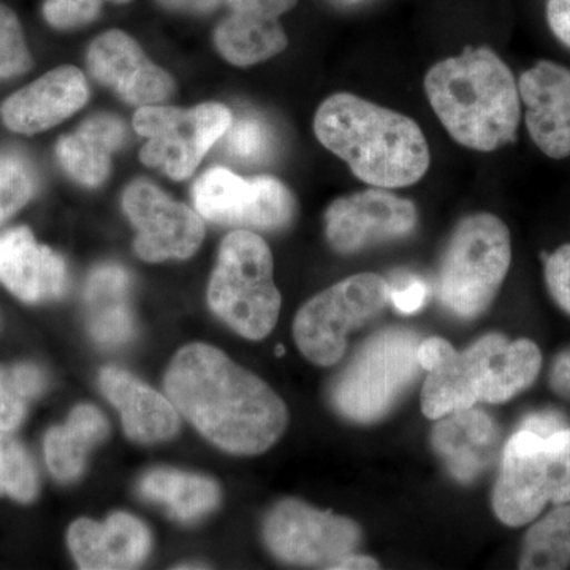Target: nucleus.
<instances>
[{
    "label": "nucleus",
    "instance_id": "1",
    "mask_svg": "<svg viewBox=\"0 0 570 570\" xmlns=\"http://www.w3.org/2000/svg\"><path fill=\"white\" fill-rule=\"evenodd\" d=\"M165 392L208 441L235 455L266 452L287 428V407L272 387L208 344L175 355Z\"/></svg>",
    "mask_w": 570,
    "mask_h": 570
},
{
    "label": "nucleus",
    "instance_id": "2",
    "mask_svg": "<svg viewBox=\"0 0 570 570\" xmlns=\"http://www.w3.org/2000/svg\"><path fill=\"white\" fill-rule=\"evenodd\" d=\"M314 134L360 181L373 187L414 186L430 168V146L419 124L355 94L337 92L324 100Z\"/></svg>",
    "mask_w": 570,
    "mask_h": 570
},
{
    "label": "nucleus",
    "instance_id": "3",
    "mask_svg": "<svg viewBox=\"0 0 570 570\" xmlns=\"http://www.w3.org/2000/svg\"><path fill=\"white\" fill-rule=\"evenodd\" d=\"M428 102L450 137L464 148L493 153L517 140L519 81L489 47L464 48L425 75Z\"/></svg>",
    "mask_w": 570,
    "mask_h": 570
},
{
    "label": "nucleus",
    "instance_id": "4",
    "mask_svg": "<svg viewBox=\"0 0 570 570\" xmlns=\"http://www.w3.org/2000/svg\"><path fill=\"white\" fill-rule=\"evenodd\" d=\"M419 362L425 370L420 404L430 420L474 407L508 403L534 384L542 354L530 340L510 341L490 333L464 351L433 336L422 340Z\"/></svg>",
    "mask_w": 570,
    "mask_h": 570
},
{
    "label": "nucleus",
    "instance_id": "5",
    "mask_svg": "<svg viewBox=\"0 0 570 570\" xmlns=\"http://www.w3.org/2000/svg\"><path fill=\"white\" fill-rule=\"evenodd\" d=\"M422 340L415 330L389 326L363 341L330 387L337 414L358 425L387 417L425 373L419 362Z\"/></svg>",
    "mask_w": 570,
    "mask_h": 570
},
{
    "label": "nucleus",
    "instance_id": "6",
    "mask_svg": "<svg viewBox=\"0 0 570 570\" xmlns=\"http://www.w3.org/2000/svg\"><path fill=\"white\" fill-rule=\"evenodd\" d=\"M512 262L508 225L491 213L463 217L450 235L436 276L439 303L472 321L497 298Z\"/></svg>",
    "mask_w": 570,
    "mask_h": 570
},
{
    "label": "nucleus",
    "instance_id": "7",
    "mask_svg": "<svg viewBox=\"0 0 570 570\" xmlns=\"http://www.w3.org/2000/svg\"><path fill=\"white\" fill-rule=\"evenodd\" d=\"M220 321L247 340H264L281 313L273 254L261 235L239 228L225 236L208 288Z\"/></svg>",
    "mask_w": 570,
    "mask_h": 570
},
{
    "label": "nucleus",
    "instance_id": "8",
    "mask_svg": "<svg viewBox=\"0 0 570 570\" xmlns=\"http://www.w3.org/2000/svg\"><path fill=\"white\" fill-rule=\"evenodd\" d=\"M570 502V426L550 436L519 430L505 442L491 505L501 523H531L547 504Z\"/></svg>",
    "mask_w": 570,
    "mask_h": 570
},
{
    "label": "nucleus",
    "instance_id": "9",
    "mask_svg": "<svg viewBox=\"0 0 570 570\" xmlns=\"http://www.w3.org/2000/svg\"><path fill=\"white\" fill-rule=\"evenodd\" d=\"M390 302L392 284L376 273L340 281L311 298L296 314V346L314 365H336L346 354L348 335L384 313Z\"/></svg>",
    "mask_w": 570,
    "mask_h": 570
},
{
    "label": "nucleus",
    "instance_id": "10",
    "mask_svg": "<svg viewBox=\"0 0 570 570\" xmlns=\"http://www.w3.org/2000/svg\"><path fill=\"white\" fill-rule=\"evenodd\" d=\"M234 122L223 104H202L193 110L148 105L138 108L134 127L148 138L140 153L141 163L160 168L170 178H189L217 140Z\"/></svg>",
    "mask_w": 570,
    "mask_h": 570
},
{
    "label": "nucleus",
    "instance_id": "11",
    "mask_svg": "<svg viewBox=\"0 0 570 570\" xmlns=\"http://www.w3.org/2000/svg\"><path fill=\"white\" fill-rule=\"evenodd\" d=\"M266 547L277 560L303 568L335 570L362 543L358 523L328 510L285 499L264 521Z\"/></svg>",
    "mask_w": 570,
    "mask_h": 570
},
{
    "label": "nucleus",
    "instance_id": "12",
    "mask_svg": "<svg viewBox=\"0 0 570 570\" xmlns=\"http://www.w3.org/2000/svg\"><path fill=\"white\" fill-rule=\"evenodd\" d=\"M193 195L198 214L216 224L275 232L294 219V195L273 176L245 179L216 167L195 183Z\"/></svg>",
    "mask_w": 570,
    "mask_h": 570
},
{
    "label": "nucleus",
    "instance_id": "13",
    "mask_svg": "<svg viewBox=\"0 0 570 570\" xmlns=\"http://www.w3.org/2000/svg\"><path fill=\"white\" fill-rule=\"evenodd\" d=\"M417 225L414 202L382 187L336 198L325 213L326 239L336 253L346 255L406 238Z\"/></svg>",
    "mask_w": 570,
    "mask_h": 570
},
{
    "label": "nucleus",
    "instance_id": "14",
    "mask_svg": "<svg viewBox=\"0 0 570 570\" xmlns=\"http://www.w3.org/2000/svg\"><path fill=\"white\" fill-rule=\"evenodd\" d=\"M122 205L137 228L135 250L142 261H184L193 257L204 242L202 217L151 183L130 184L124 193Z\"/></svg>",
    "mask_w": 570,
    "mask_h": 570
},
{
    "label": "nucleus",
    "instance_id": "15",
    "mask_svg": "<svg viewBox=\"0 0 570 570\" xmlns=\"http://www.w3.org/2000/svg\"><path fill=\"white\" fill-rule=\"evenodd\" d=\"M88 67L97 81L140 107L163 104L175 89L174 78L149 61L140 45L122 31H110L92 41Z\"/></svg>",
    "mask_w": 570,
    "mask_h": 570
},
{
    "label": "nucleus",
    "instance_id": "16",
    "mask_svg": "<svg viewBox=\"0 0 570 570\" xmlns=\"http://www.w3.org/2000/svg\"><path fill=\"white\" fill-rule=\"evenodd\" d=\"M519 91L532 142L550 159H568L570 69L551 61L535 62L521 75Z\"/></svg>",
    "mask_w": 570,
    "mask_h": 570
},
{
    "label": "nucleus",
    "instance_id": "17",
    "mask_svg": "<svg viewBox=\"0 0 570 570\" xmlns=\"http://www.w3.org/2000/svg\"><path fill=\"white\" fill-rule=\"evenodd\" d=\"M88 99L85 73L77 67H59L9 97L0 108V115L13 132L39 134L66 121L85 107Z\"/></svg>",
    "mask_w": 570,
    "mask_h": 570
},
{
    "label": "nucleus",
    "instance_id": "18",
    "mask_svg": "<svg viewBox=\"0 0 570 570\" xmlns=\"http://www.w3.org/2000/svg\"><path fill=\"white\" fill-rule=\"evenodd\" d=\"M69 547L86 570L135 569L148 557L151 534L129 513H112L104 523L81 519L69 531Z\"/></svg>",
    "mask_w": 570,
    "mask_h": 570
},
{
    "label": "nucleus",
    "instance_id": "19",
    "mask_svg": "<svg viewBox=\"0 0 570 570\" xmlns=\"http://www.w3.org/2000/svg\"><path fill=\"white\" fill-rule=\"evenodd\" d=\"M0 281L22 302H47L66 291L67 268L28 228H14L0 236Z\"/></svg>",
    "mask_w": 570,
    "mask_h": 570
},
{
    "label": "nucleus",
    "instance_id": "20",
    "mask_svg": "<svg viewBox=\"0 0 570 570\" xmlns=\"http://www.w3.org/2000/svg\"><path fill=\"white\" fill-rule=\"evenodd\" d=\"M431 445L453 478L471 483L497 459L498 425L480 409L452 412L431 431Z\"/></svg>",
    "mask_w": 570,
    "mask_h": 570
},
{
    "label": "nucleus",
    "instance_id": "21",
    "mask_svg": "<svg viewBox=\"0 0 570 570\" xmlns=\"http://www.w3.org/2000/svg\"><path fill=\"white\" fill-rule=\"evenodd\" d=\"M100 389L121 412L124 431L134 441L156 444L168 441L178 431V409L170 397L160 395L121 367H105Z\"/></svg>",
    "mask_w": 570,
    "mask_h": 570
},
{
    "label": "nucleus",
    "instance_id": "22",
    "mask_svg": "<svg viewBox=\"0 0 570 570\" xmlns=\"http://www.w3.org/2000/svg\"><path fill=\"white\" fill-rule=\"evenodd\" d=\"M126 140L121 119L110 115H96L86 119L77 132L58 142L59 163L63 170L85 186H99L111 167V154Z\"/></svg>",
    "mask_w": 570,
    "mask_h": 570
},
{
    "label": "nucleus",
    "instance_id": "23",
    "mask_svg": "<svg viewBox=\"0 0 570 570\" xmlns=\"http://www.w3.org/2000/svg\"><path fill=\"white\" fill-rule=\"evenodd\" d=\"M130 279L118 265L94 269L86 285L89 333L104 347H118L134 336L129 307Z\"/></svg>",
    "mask_w": 570,
    "mask_h": 570
},
{
    "label": "nucleus",
    "instance_id": "24",
    "mask_svg": "<svg viewBox=\"0 0 570 570\" xmlns=\"http://www.w3.org/2000/svg\"><path fill=\"white\" fill-rule=\"evenodd\" d=\"M108 434V422L99 409L82 404L69 420L55 426L45 439V459L56 479L70 482L80 478L89 450Z\"/></svg>",
    "mask_w": 570,
    "mask_h": 570
},
{
    "label": "nucleus",
    "instance_id": "25",
    "mask_svg": "<svg viewBox=\"0 0 570 570\" xmlns=\"http://www.w3.org/2000/svg\"><path fill=\"white\" fill-rule=\"evenodd\" d=\"M214 43L225 61L249 67L275 58L287 48L288 40L277 18L232 11L217 26Z\"/></svg>",
    "mask_w": 570,
    "mask_h": 570
},
{
    "label": "nucleus",
    "instance_id": "26",
    "mask_svg": "<svg viewBox=\"0 0 570 570\" xmlns=\"http://www.w3.org/2000/svg\"><path fill=\"white\" fill-rule=\"evenodd\" d=\"M141 497L163 504L174 519L189 523L217 508L219 487L202 475L176 469H156L140 482Z\"/></svg>",
    "mask_w": 570,
    "mask_h": 570
},
{
    "label": "nucleus",
    "instance_id": "27",
    "mask_svg": "<svg viewBox=\"0 0 570 570\" xmlns=\"http://www.w3.org/2000/svg\"><path fill=\"white\" fill-rule=\"evenodd\" d=\"M570 564V502L532 524L524 538L520 569L557 570Z\"/></svg>",
    "mask_w": 570,
    "mask_h": 570
},
{
    "label": "nucleus",
    "instance_id": "28",
    "mask_svg": "<svg viewBox=\"0 0 570 570\" xmlns=\"http://www.w3.org/2000/svg\"><path fill=\"white\" fill-rule=\"evenodd\" d=\"M39 483L31 456L20 442L0 431V497L29 502L36 498Z\"/></svg>",
    "mask_w": 570,
    "mask_h": 570
},
{
    "label": "nucleus",
    "instance_id": "29",
    "mask_svg": "<svg viewBox=\"0 0 570 570\" xmlns=\"http://www.w3.org/2000/svg\"><path fill=\"white\" fill-rule=\"evenodd\" d=\"M36 189L31 167L18 154L0 156V224L28 204Z\"/></svg>",
    "mask_w": 570,
    "mask_h": 570
},
{
    "label": "nucleus",
    "instance_id": "30",
    "mask_svg": "<svg viewBox=\"0 0 570 570\" xmlns=\"http://www.w3.org/2000/svg\"><path fill=\"white\" fill-rule=\"evenodd\" d=\"M225 135V148L228 154L243 163H262L272 149L269 130L261 119L253 116H243L236 121L234 119Z\"/></svg>",
    "mask_w": 570,
    "mask_h": 570
},
{
    "label": "nucleus",
    "instance_id": "31",
    "mask_svg": "<svg viewBox=\"0 0 570 570\" xmlns=\"http://www.w3.org/2000/svg\"><path fill=\"white\" fill-rule=\"evenodd\" d=\"M31 62L17 14L0 2V80L24 73Z\"/></svg>",
    "mask_w": 570,
    "mask_h": 570
},
{
    "label": "nucleus",
    "instance_id": "32",
    "mask_svg": "<svg viewBox=\"0 0 570 570\" xmlns=\"http://www.w3.org/2000/svg\"><path fill=\"white\" fill-rule=\"evenodd\" d=\"M104 0H45L43 17L56 29H73L99 17Z\"/></svg>",
    "mask_w": 570,
    "mask_h": 570
},
{
    "label": "nucleus",
    "instance_id": "33",
    "mask_svg": "<svg viewBox=\"0 0 570 570\" xmlns=\"http://www.w3.org/2000/svg\"><path fill=\"white\" fill-rule=\"evenodd\" d=\"M29 397L22 392L13 370L0 367V431L14 430L26 414V403Z\"/></svg>",
    "mask_w": 570,
    "mask_h": 570
},
{
    "label": "nucleus",
    "instance_id": "34",
    "mask_svg": "<svg viewBox=\"0 0 570 570\" xmlns=\"http://www.w3.org/2000/svg\"><path fill=\"white\" fill-rule=\"evenodd\" d=\"M546 283L551 296L570 314V245L558 247L543 257Z\"/></svg>",
    "mask_w": 570,
    "mask_h": 570
},
{
    "label": "nucleus",
    "instance_id": "35",
    "mask_svg": "<svg viewBox=\"0 0 570 570\" xmlns=\"http://www.w3.org/2000/svg\"><path fill=\"white\" fill-rule=\"evenodd\" d=\"M298 0H227L232 11H245V13L264 14L268 18H277L294 9Z\"/></svg>",
    "mask_w": 570,
    "mask_h": 570
},
{
    "label": "nucleus",
    "instance_id": "36",
    "mask_svg": "<svg viewBox=\"0 0 570 570\" xmlns=\"http://www.w3.org/2000/svg\"><path fill=\"white\" fill-rule=\"evenodd\" d=\"M547 21L553 36L570 48V0H547Z\"/></svg>",
    "mask_w": 570,
    "mask_h": 570
},
{
    "label": "nucleus",
    "instance_id": "37",
    "mask_svg": "<svg viewBox=\"0 0 570 570\" xmlns=\"http://www.w3.org/2000/svg\"><path fill=\"white\" fill-rule=\"evenodd\" d=\"M426 298V285L412 281L403 287H392V303L401 313H414Z\"/></svg>",
    "mask_w": 570,
    "mask_h": 570
},
{
    "label": "nucleus",
    "instance_id": "38",
    "mask_svg": "<svg viewBox=\"0 0 570 570\" xmlns=\"http://www.w3.org/2000/svg\"><path fill=\"white\" fill-rule=\"evenodd\" d=\"M564 428H569L564 417L551 411L528 415L520 425V430L532 431V433L539 434V436H550V434L564 430Z\"/></svg>",
    "mask_w": 570,
    "mask_h": 570
},
{
    "label": "nucleus",
    "instance_id": "39",
    "mask_svg": "<svg viewBox=\"0 0 570 570\" xmlns=\"http://www.w3.org/2000/svg\"><path fill=\"white\" fill-rule=\"evenodd\" d=\"M550 385L558 395L570 401V348L554 358L550 371Z\"/></svg>",
    "mask_w": 570,
    "mask_h": 570
},
{
    "label": "nucleus",
    "instance_id": "40",
    "mask_svg": "<svg viewBox=\"0 0 570 570\" xmlns=\"http://www.w3.org/2000/svg\"><path fill=\"white\" fill-rule=\"evenodd\" d=\"M13 373L22 392L26 393L29 400L39 396L43 392L47 382H45L43 373H41L39 367L26 363V365L14 366Z\"/></svg>",
    "mask_w": 570,
    "mask_h": 570
},
{
    "label": "nucleus",
    "instance_id": "41",
    "mask_svg": "<svg viewBox=\"0 0 570 570\" xmlns=\"http://www.w3.org/2000/svg\"><path fill=\"white\" fill-rule=\"evenodd\" d=\"M159 2L170 10L186 11V13H208L227 0H159Z\"/></svg>",
    "mask_w": 570,
    "mask_h": 570
},
{
    "label": "nucleus",
    "instance_id": "42",
    "mask_svg": "<svg viewBox=\"0 0 570 570\" xmlns=\"http://www.w3.org/2000/svg\"><path fill=\"white\" fill-rule=\"evenodd\" d=\"M379 562L371 557H363V554L352 553L347 558H344L340 564L336 566L335 570H366V569H379Z\"/></svg>",
    "mask_w": 570,
    "mask_h": 570
},
{
    "label": "nucleus",
    "instance_id": "43",
    "mask_svg": "<svg viewBox=\"0 0 570 570\" xmlns=\"http://www.w3.org/2000/svg\"><path fill=\"white\" fill-rule=\"evenodd\" d=\"M178 569H205V566H202V564H197V566H194V564H187V566H178Z\"/></svg>",
    "mask_w": 570,
    "mask_h": 570
},
{
    "label": "nucleus",
    "instance_id": "44",
    "mask_svg": "<svg viewBox=\"0 0 570 570\" xmlns=\"http://www.w3.org/2000/svg\"><path fill=\"white\" fill-rule=\"evenodd\" d=\"M108 2H112V3H129V2H132V0H108Z\"/></svg>",
    "mask_w": 570,
    "mask_h": 570
}]
</instances>
